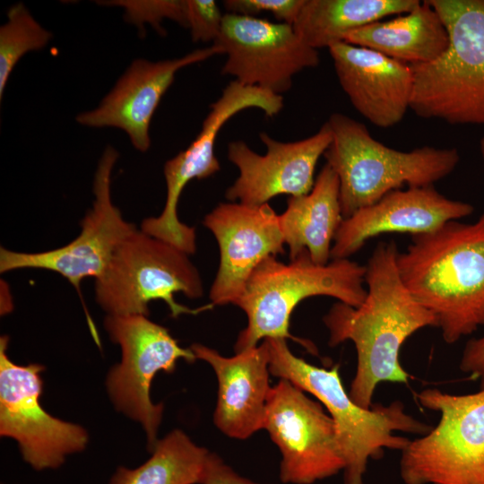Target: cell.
<instances>
[{
    "label": "cell",
    "mask_w": 484,
    "mask_h": 484,
    "mask_svg": "<svg viewBox=\"0 0 484 484\" xmlns=\"http://www.w3.org/2000/svg\"><path fill=\"white\" fill-rule=\"evenodd\" d=\"M305 393L280 379L267 399L263 429L281 452L283 483L313 484L345 468L332 418Z\"/></svg>",
    "instance_id": "obj_11"
},
{
    "label": "cell",
    "mask_w": 484,
    "mask_h": 484,
    "mask_svg": "<svg viewBox=\"0 0 484 484\" xmlns=\"http://www.w3.org/2000/svg\"><path fill=\"white\" fill-rule=\"evenodd\" d=\"M460 369L471 377L479 379L480 388H484V335L467 342L462 354Z\"/></svg>",
    "instance_id": "obj_30"
},
{
    "label": "cell",
    "mask_w": 484,
    "mask_h": 484,
    "mask_svg": "<svg viewBox=\"0 0 484 484\" xmlns=\"http://www.w3.org/2000/svg\"><path fill=\"white\" fill-rule=\"evenodd\" d=\"M279 220L290 260L307 250L315 264L329 263L332 242L343 217L339 178L328 164L323 167L308 194L288 199Z\"/></svg>",
    "instance_id": "obj_21"
},
{
    "label": "cell",
    "mask_w": 484,
    "mask_h": 484,
    "mask_svg": "<svg viewBox=\"0 0 484 484\" xmlns=\"http://www.w3.org/2000/svg\"><path fill=\"white\" fill-rule=\"evenodd\" d=\"M417 398L440 419L402 451L403 483L484 484V388L467 394L428 388Z\"/></svg>",
    "instance_id": "obj_8"
},
{
    "label": "cell",
    "mask_w": 484,
    "mask_h": 484,
    "mask_svg": "<svg viewBox=\"0 0 484 484\" xmlns=\"http://www.w3.org/2000/svg\"><path fill=\"white\" fill-rule=\"evenodd\" d=\"M151 453L136 468L117 467L108 484H201L210 452L182 430L159 439Z\"/></svg>",
    "instance_id": "obj_24"
},
{
    "label": "cell",
    "mask_w": 484,
    "mask_h": 484,
    "mask_svg": "<svg viewBox=\"0 0 484 484\" xmlns=\"http://www.w3.org/2000/svg\"><path fill=\"white\" fill-rule=\"evenodd\" d=\"M305 0H225L227 13L253 16L268 13L279 22L293 25Z\"/></svg>",
    "instance_id": "obj_28"
},
{
    "label": "cell",
    "mask_w": 484,
    "mask_h": 484,
    "mask_svg": "<svg viewBox=\"0 0 484 484\" xmlns=\"http://www.w3.org/2000/svg\"><path fill=\"white\" fill-rule=\"evenodd\" d=\"M365 276L366 265L349 258L317 264L307 250L289 264L275 256L267 257L253 272L235 303L247 317V324L234 346L235 352L254 348L261 340L269 338L291 339L315 351L311 342L290 333L293 310L302 300L314 296L333 297L358 307L367 293Z\"/></svg>",
    "instance_id": "obj_4"
},
{
    "label": "cell",
    "mask_w": 484,
    "mask_h": 484,
    "mask_svg": "<svg viewBox=\"0 0 484 484\" xmlns=\"http://www.w3.org/2000/svg\"><path fill=\"white\" fill-rule=\"evenodd\" d=\"M213 45L226 55L222 74L281 96L297 73L319 64L318 51L301 39L293 25L256 16L224 13Z\"/></svg>",
    "instance_id": "obj_13"
},
{
    "label": "cell",
    "mask_w": 484,
    "mask_h": 484,
    "mask_svg": "<svg viewBox=\"0 0 484 484\" xmlns=\"http://www.w3.org/2000/svg\"><path fill=\"white\" fill-rule=\"evenodd\" d=\"M201 484H260L238 474L223 460L210 453Z\"/></svg>",
    "instance_id": "obj_29"
},
{
    "label": "cell",
    "mask_w": 484,
    "mask_h": 484,
    "mask_svg": "<svg viewBox=\"0 0 484 484\" xmlns=\"http://www.w3.org/2000/svg\"><path fill=\"white\" fill-rule=\"evenodd\" d=\"M103 4L122 7L125 20L139 29L148 23L163 34L161 22L166 19L186 28V0H119L103 2Z\"/></svg>",
    "instance_id": "obj_26"
},
{
    "label": "cell",
    "mask_w": 484,
    "mask_h": 484,
    "mask_svg": "<svg viewBox=\"0 0 484 484\" xmlns=\"http://www.w3.org/2000/svg\"><path fill=\"white\" fill-rule=\"evenodd\" d=\"M203 223L214 235L220 250L210 290L212 304L235 305L255 268L267 257L285 252L279 215L269 203H221Z\"/></svg>",
    "instance_id": "obj_15"
},
{
    "label": "cell",
    "mask_w": 484,
    "mask_h": 484,
    "mask_svg": "<svg viewBox=\"0 0 484 484\" xmlns=\"http://www.w3.org/2000/svg\"><path fill=\"white\" fill-rule=\"evenodd\" d=\"M53 35L43 28L22 3L7 12V22L0 27V99L8 79L21 57L44 48Z\"/></svg>",
    "instance_id": "obj_25"
},
{
    "label": "cell",
    "mask_w": 484,
    "mask_h": 484,
    "mask_svg": "<svg viewBox=\"0 0 484 484\" xmlns=\"http://www.w3.org/2000/svg\"><path fill=\"white\" fill-rule=\"evenodd\" d=\"M9 337L0 338V435L14 439L23 461L40 471L61 467L82 452L89 435L79 424L49 414L41 405L45 367L14 363L7 355Z\"/></svg>",
    "instance_id": "obj_10"
},
{
    "label": "cell",
    "mask_w": 484,
    "mask_h": 484,
    "mask_svg": "<svg viewBox=\"0 0 484 484\" xmlns=\"http://www.w3.org/2000/svg\"><path fill=\"white\" fill-rule=\"evenodd\" d=\"M259 137L266 147L263 155L242 140L229 143L228 159L238 169V177L226 190V198L260 206L280 194H308L315 181L317 161L333 140L329 124L324 123L310 137L294 142H281L264 132Z\"/></svg>",
    "instance_id": "obj_14"
},
{
    "label": "cell",
    "mask_w": 484,
    "mask_h": 484,
    "mask_svg": "<svg viewBox=\"0 0 484 484\" xmlns=\"http://www.w3.org/2000/svg\"><path fill=\"white\" fill-rule=\"evenodd\" d=\"M110 340L121 348V361L109 370L106 386L115 408L140 423L146 434L147 449L158 442L163 403L152 402L151 381L160 372L172 373L177 362L193 363L191 348H182L169 331L143 315H110L104 319Z\"/></svg>",
    "instance_id": "obj_9"
},
{
    "label": "cell",
    "mask_w": 484,
    "mask_h": 484,
    "mask_svg": "<svg viewBox=\"0 0 484 484\" xmlns=\"http://www.w3.org/2000/svg\"><path fill=\"white\" fill-rule=\"evenodd\" d=\"M396 265L409 293L436 316L446 343L484 326V213L473 223L452 220L412 236Z\"/></svg>",
    "instance_id": "obj_2"
},
{
    "label": "cell",
    "mask_w": 484,
    "mask_h": 484,
    "mask_svg": "<svg viewBox=\"0 0 484 484\" xmlns=\"http://www.w3.org/2000/svg\"><path fill=\"white\" fill-rule=\"evenodd\" d=\"M250 108H259L272 117L282 109L283 98L259 87L231 81L218 99L210 105V111L195 139L165 163L163 173L169 201L178 202L191 180L207 178L220 169L214 152L217 136L232 117Z\"/></svg>",
    "instance_id": "obj_20"
},
{
    "label": "cell",
    "mask_w": 484,
    "mask_h": 484,
    "mask_svg": "<svg viewBox=\"0 0 484 484\" xmlns=\"http://www.w3.org/2000/svg\"><path fill=\"white\" fill-rule=\"evenodd\" d=\"M442 19L448 46L435 61L411 65V109L452 125H484V0H428Z\"/></svg>",
    "instance_id": "obj_6"
},
{
    "label": "cell",
    "mask_w": 484,
    "mask_h": 484,
    "mask_svg": "<svg viewBox=\"0 0 484 484\" xmlns=\"http://www.w3.org/2000/svg\"><path fill=\"white\" fill-rule=\"evenodd\" d=\"M189 255L137 229L116 248L109 263L95 279V298L110 315H149V304L164 301L173 317L196 315L213 305L190 308L175 300L176 293L189 298L203 294V282Z\"/></svg>",
    "instance_id": "obj_7"
},
{
    "label": "cell",
    "mask_w": 484,
    "mask_h": 484,
    "mask_svg": "<svg viewBox=\"0 0 484 484\" xmlns=\"http://www.w3.org/2000/svg\"><path fill=\"white\" fill-rule=\"evenodd\" d=\"M196 359L207 362L218 381L215 426L227 436L246 439L263 429L271 385L266 341L232 357L200 343L191 345Z\"/></svg>",
    "instance_id": "obj_19"
},
{
    "label": "cell",
    "mask_w": 484,
    "mask_h": 484,
    "mask_svg": "<svg viewBox=\"0 0 484 484\" xmlns=\"http://www.w3.org/2000/svg\"><path fill=\"white\" fill-rule=\"evenodd\" d=\"M186 28L194 42L213 43L219 38L223 17L214 0H186Z\"/></svg>",
    "instance_id": "obj_27"
},
{
    "label": "cell",
    "mask_w": 484,
    "mask_h": 484,
    "mask_svg": "<svg viewBox=\"0 0 484 484\" xmlns=\"http://www.w3.org/2000/svg\"><path fill=\"white\" fill-rule=\"evenodd\" d=\"M271 375L286 379L315 396L332 418L344 458V484H364L370 459L378 460L385 450L402 451L410 439L393 432L426 435L431 426L405 412L401 401L388 405L359 406L346 392L339 366L327 369L294 355L285 339H265Z\"/></svg>",
    "instance_id": "obj_3"
},
{
    "label": "cell",
    "mask_w": 484,
    "mask_h": 484,
    "mask_svg": "<svg viewBox=\"0 0 484 484\" xmlns=\"http://www.w3.org/2000/svg\"><path fill=\"white\" fill-rule=\"evenodd\" d=\"M480 153H481V157L483 159V161H484V134L480 139Z\"/></svg>",
    "instance_id": "obj_31"
},
{
    "label": "cell",
    "mask_w": 484,
    "mask_h": 484,
    "mask_svg": "<svg viewBox=\"0 0 484 484\" xmlns=\"http://www.w3.org/2000/svg\"><path fill=\"white\" fill-rule=\"evenodd\" d=\"M343 41L379 52L409 65L436 60L447 48L448 33L428 0L411 12L348 33Z\"/></svg>",
    "instance_id": "obj_22"
},
{
    "label": "cell",
    "mask_w": 484,
    "mask_h": 484,
    "mask_svg": "<svg viewBox=\"0 0 484 484\" xmlns=\"http://www.w3.org/2000/svg\"><path fill=\"white\" fill-rule=\"evenodd\" d=\"M119 154L112 146L104 150L95 172L94 202L81 223L80 234L67 245L39 253L0 249V272L32 268L56 272L80 292L81 281L97 279L121 241L136 229L126 221L111 199V173Z\"/></svg>",
    "instance_id": "obj_12"
},
{
    "label": "cell",
    "mask_w": 484,
    "mask_h": 484,
    "mask_svg": "<svg viewBox=\"0 0 484 484\" xmlns=\"http://www.w3.org/2000/svg\"><path fill=\"white\" fill-rule=\"evenodd\" d=\"M398 253L394 241L378 243L366 265L364 302L354 307L339 301L323 318L331 347L347 341L355 346L357 369L349 394L365 409L374 404L378 384H408L411 376L399 360L402 346L417 331L437 326L436 316L404 287L396 265Z\"/></svg>",
    "instance_id": "obj_1"
},
{
    "label": "cell",
    "mask_w": 484,
    "mask_h": 484,
    "mask_svg": "<svg viewBox=\"0 0 484 484\" xmlns=\"http://www.w3.org/2000/svg\"><path fill=\"white\" fill-rule=\"evenodd\" d=\"M327 123L333 140L324 156L339 178L343 219L405 185L433 186L460 161L455 148L392 149L372 137L365 125L341 113L332 114Z\"/></svg>",
    "instance_id": "obj_5"
},
{
    "label": "cell",
    "mask_w": 484,
    "mask_h": 484,
    "mask_svg": "<svg viewBox=\"0 0 484 484\" xmlns=\"http://www.w3.org/2000/svg\"><path fill=\"white\" fill-rule=\"evenodd\" d=\"M471 203L452 200L433 186L397 189L343 219L331 250L333 259H348L370 238L386 233L411 237L471 215Z\"/></svg>",
    "instance_id": "obj_17"
},
{
    "label": "cell",
    "mask_w": 484,
    "mask_h": 484,
    "mask_svg": "<svg viewBox=\"0 0 484 484\" xmlns=\"http://www.w3.org/2000/svg\"><path fill=\"white\" fill-rule=\"evenodd\" d=\"M328 49L339 83L360 115L382 128L403 118L414 86L411 65L345 41Z\"/></svg>",
    "instance_id": "obj_18"
},
{
    "label": "cell",
    "mask_w": 484,
    "mask_h": 484,
    "mask_svg": "<svg viewBox=\"0 0 484 484\" xmlns=\"http://www.w3.org/2000/svg\"><path fill=\"white\" fill-rule=\"evenodd\" d=\"M223 51L216 45L195 49L182 57L132 62L99 106L79 114L76 121L90 127H117L127 134L133 146L146 151L151 145L150 124L176 73Z\"/></svg>",
    "instance_id": "obj_16"
},
{
    "label": "cell",
    "mask_w": 484,
    "mask_h": 484,
    "mask_svg": "<svg viewBox=\"0 0 484 484\" xmlns=\"http://www.w3.org/2000/svg\"><path fill=\"white\" fill-rule=\"evenodd\" d=\"M419 0H305L293 28L309 47L318 49L343 41L363 26L413 10Z\"/></svg>",
    "instance_id": "obj_23"
}]
</instances>
